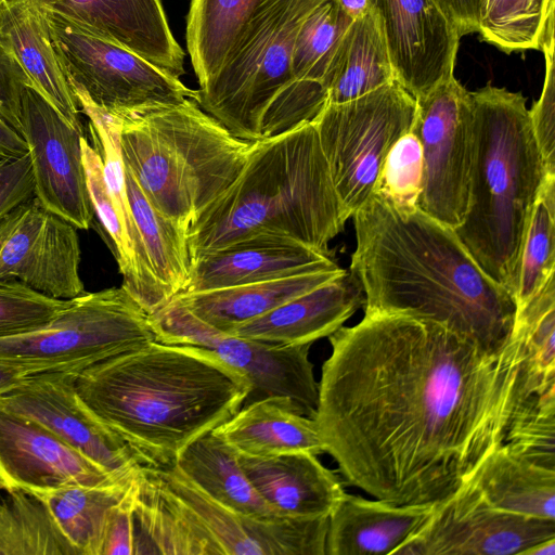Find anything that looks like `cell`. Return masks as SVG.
Instances as JSON below:
<instances>
[{"mask_svg": "<svg viewBox=\"0 0 555 555\" xmlns=\"http://www.w3.org/2000/svg\"><path fill=\"white\" fill-rule=\"evenodd\" d=\"M125 480L128 479L116 478L78 453L39 423L0 406V489L30 493Z\"/></svg>", "mask_w": 555, "mask_h": 555, "instance_id": "d6986e66", "label": "cell"}, {"mask_svg": "<svg viewBox=\"0 0 555 555\" xmlns=\"http://www.w3.org/2000/svg\"><path fill=\"white\" fill-rule=\"evenodd\" d=\"M251 144L191 99L121 119L125 167L150 204L185 234L238 177Z\"/></svg>", "mask_w": 555, "mask_h": 555, "instance_id": "8992f818", "label": "cell"}, {"mask_svg": "<svg viewBox=\"0 0 555 555\" xmlns=\"http://www.w3.org/2000/svg\"><path fill=\"white\" fill-rule=\"evenodd\" d=\"M398 81L415 100L453 76L461 36L435 0H369Z\"/></svg>", "mask_w": 555, "mask_h": 555, "instance_id": "ac0fdd59", "label": "cell"}, {"mask_svg": "<svg viewBox=\"0 0 555 555\" xmlns=\"http://www.w3.org/2000/svg\"><path fill=\"white\" fill-rule=\"evenodd\" d=\"M503 443L519 455L555 469V390L530 396L521 403Z\"/></svg>", "mask_w": 555, "mask_h": 555, "instance_id": "ab89813d", "label": "cell"}, {"mask_svg": "<svg viewBox=\"0 0 555 555\" xmlns=\"http://www.w3.org/2000/svg\"><path fill=\"white\" fill-rule=\"evenodd\" d=\"M8 0H0V5L3 4Z\"/></svg>", "mask_w": 555, "mask_h": 555, "instance_id": "11a10c76", "label": "cell"}, {"mask_svg": "<svg viewBox=\"0 0 555 555\" xmlns=\"http://www.w3.org/2000/svg\"><path fill=\"white\" fill-rule=\"evenodd\" d=\"M20 133L28 146L35 196L50 211L88 230L94 210L82 162L83 132L72 127L36 90L22 98Z\"/></svg>", "mask_w": 555, "mask_h": 555, "instance_id": "2e32d148", "label": "cell"}, {"mask_svg": "<svg viewBox=\"0 0 555 555\" xmlns=\"http://www.w3.org/2000/svg\"><path fill=\"white\" fill-rule=\"evenodd\" d=\"M47 11V10H46ZM54 46L73 93L120 119L197 102L198 90L134 52L47 11Z\"/></svg>", "mask_w": 555, "mask_h": 555, "instance_id": "8fae6325", "label": "cell"}, {"mask_svg": "<svg viewBox=\"0 0 555 555\" xmlns=\"http://www.w3.org/2000/svg\"><path fill=\"white\" fill-rule=\"evenodd\" d=\"M349 216L312 121L253 142L235 181L186 233L191 259L257 235L328 253Z\"/></svg>", "mask_w": 555, "mask_h": 555, "instance_id": "277c9868", "label": "cell"}, {"mask_svg": "<svg viewBox=\"0 0 555 555\" xmlns=\"http://www.w3.org/2000/svg\"><path fill=\"white\" fill-rule=\"evenodd\" d=\"M416 100L396 80L358 99L326 103L312 120L349 216L375 192L393 144L411 132Z\"/></svg>", "mask_w": 555, "mask_h": 555, "instance_id": "30bf717a", "label": "cell"}, {"mask_svg": "<svg viewBox=\"0 0 555 555\" xmlns=\"http://www.w3.org/2000/svg\"><path fill=\"white\" fill-rule=\"evenodd\" d=\"M554 538L555 520L495 508L467 482L392 555H525Z\"/></svg>", "mask_w": 555, "mask_h": 555, "instance_id": "5bb4252c", "label": "cell"}, {"mask_svg": "<svg viewBox=\"0 0 555 555\" xmlns=\"http://www.w3.org/2000/svg\"><path fill=\"white\" fill-rule=\"evenodd\" d=\"M326 0H260L223 64L198 89V105L234 137L261 139L263 115L292 81L291 59L305 18Z\"/></svg>", "mask_w": 555, "mask_h": 555, "instance_id": "ba28073f", "label": "cell"}, {"mask_svg": "<svg viewBox=\"0 0 555 555\" xmlns=\"http://www.w3.org/2000/svg\"><path fill=\"white\" fill-rule=\"evenodd\" d=\"M28 153V146L8 121L0 116V157H20Z\"/></svg>", "mask_w": 555, "mask_h": 555, "instance_id": "f907efd6", "label": "cell"}, {"mask_svg": "<svg viewBox=\"0 0 555 555\" xmlns=\"http://www.w3.org/2000/svg\"><path fill=\"white\" fill-rule=\"evenodd\" d=\"M422 178L421 143L409 132L387 154L375 192L383 193L398 206L414 207L422 190Z\"/></svg>", "mask_w": 555, "mask_h": 555, "instance_id": "7bdbcfd3", "label": "cell"}, {"mask_svg": "<svg viewBox=\"0 0 555 555\" xmlns=\"http://www.w3.org/2000/svg\"><path fill=\"white\" fill-rule=\"evenodd\" d=\"M344 12L352 20L363 15L370 8L369 0H336Z\"/></svg>", "mask_w": 555, "mask_h": 555, "instance_id": "f5cc1de1", "label": "cell"}, {"mask_svg": "<svg viewBox=\"0 0 555 555\" xmlns=\"http://www.w3.org/2000/svg\"><path fill=\"white\" fill-rule=\"evenodd\" d=\"M74 95L80 112L89 118L93 147L102 158L105 183L131 251L134 280L128 293L149 314H152L158 310V305L127 195L120 146L121 119L99 108L86 96L78 93Z\"/></svg>", "mask_w": 555, "mask_h": 555, "instance_id": "4dcf8cb0", "label": "cell"}, {"mask_svg": "<svg viewBox=\"0 0 555 555\" xmlns=\"http://www.w3.org/2000/svg\"><path fill=\"white\" fill-rule=\"evenodd\" d=\"M132 477L111 485L70 486L30 494L43 502L78 555H101L108 511L122 498Z\"/></svg>", "mask_w": 555, "mask_h": 555, "instance_id": "d6a6232c", "label": "cell"}, {"mask_svg": "<svg viewBox=\"0 0 555 555\" xmlns=\"http://www.w3.org/2000/svg\"><path fill=\"white\" fill-rule=\"evenodd\" d=\"M237 461L259 495L283 518L330 516L345 494L339 477L314 454H237Z\"/></svg>", "mask_w": 555, "mask_h": 555, "instance_id": "603a6c76", "label": "cell"}, {"mask_svg": "<svg viewBox=\"0 0 555 555\" xmlns=\"http://www.w3.org/2000/svg\"><path fill=\"white\" fill-rule=\"evenodd\" d=\"M260 0H191L186 46L199 86L223 64Z\"/></svg>", "mask_w": 555, "mask_h": 555, "instance_id": "836d02e7", "label": "cell"}, {"mask_svg": "<svg viewBox=\"0 0 555 555\" xmlns=\"http://www.w3.org/2000/svg\"><path fill=\"white\" fill-rule=\"evenodd\" d=\"M77 228L36 196L0 218V281L16 280L46 296L73 299L85 293Z\"/></svg>", "mask_w": 555, "mask_h": 555, "instance_id": "9a60e30c", "label": "cell"}, {"mask_svg": "<svg viewBox=\"0 0 555 555\" xmlns=\"http://www.w3.org/2000/svg\"><path fill=\"white\" fill-rule=\"evenodd\" d=\"M29 375L21 367L0 362V396L21 385Z\"/></svg>", "mask_w": 555, "mask_h": 555, "instance_id": "816d5d0a", "label": "cell"}, {"mask_svg": "<svg viewBox=\"0 0 555 555\" xmlns=\"http://www.w3.org/2000/svg\"><path fill=\"white\" fill-rule=\"evenodd\" d=\"M137 555H325L328 516L262 520L217 503L175 466L135 475Z\"/></svg>", "mask_w": 555, "mask_h": 555, "instance_id": "52a82bcc", "label": "cell"}, {"mask_svg": "<svg viewBox=\"0 0 555 555\" xmlns=\"http://www.w3.org/2000/svg\"><path fill=\"white\" fill-rule=\"evenodd\" d=\"M473 158L468 208L454 229L480 268L516 299L520 254L534 203L550 175L526 98L491 82L470 92Z\"/></svg>", "mask_w": 555, "mask_h": 555, "instance_id": "5b68a950", "label": "cell"}, {"mask_svg": "<svg viewBox=\"0 0 555 555\" xmlns=\"http://www.w3.org/2000/svg\"><path fill=\"white\" fill-rule=\"evenodd\" d=\"M392 80L395 73L383 27L370 7L351 22L333 53L322 79L326 103L358 99Z\"/></svg>", "mask_w": 555, "mask_h": 555, "instance_id": "83f0119b", "label": "cell"}, {"mask_svg": "<svg viewBox=\"0 0 555 555\" xmlns=\"http://www.w3.org/2000/svg\"><path fill=\"white\" fill-rule=\"evenodd\" d=\"M100 38L121 46L180 77L185 53L175 39L160 0H38Z\"/></svg>", "mask_w": 555, "mask_h": 555, "instance_id": "ffe728a7", "label": "cell"}, {"mask_svg": "<svg viewBox=\"0 0 555 555\" xmlns=\"http://www.w3.org/2000/svg\"><path fill=\"white\" fill-rule=\"evenodd\" d=\"M433 509L345 492L328 516L325 555H392L426 522Z\"/></svg>", "mask_w": 555, "mask_h": 555, "instance_id": "d4e9b609", "label": "cell"}, {"mask_svg": "<svg viewBox=\"0 0 555 555\" xmlns=\"http://www.w3.org/2000/svg\"><path fill=\"white\" fill-rule=\"evenodd\" d=\"M461 37L478 31L480 0H435Z\"/></svg>", "mask_w": 555, "mask_h": 555, "instance_id": "681fc988", "label": "cell"}, {"mask_svg": "<svg viewBox=\"0 0 555 555\" xmlns=\"http://www.w3.org/2000/svg\"><path fill=\"white\" fill-rule=\"evenodd\" d=\"M135 475L122 498L108 511L101 555H137Z\"/></svg>", "mask_w": 555, "mask_h": 555, "instance_id": "bcb514c9", "label": "cell"}, {"mask_svg": "<svg viewBox=\"0 0 555 555\" xmlns=\"http://www.w3.org/2000/svg\"><path fill=\"white\" fill-rule=\"evenodd\" d=\"M0 555H78L47 506L25 491L0 499Z\"/></svg>", "mask_w": 555, "mask_h": 555, "instance_id": "d590c367", "label": "cell"}, {"mask_svg": "<svg viewBox=\"0 0 555 555\" xmlns=\"http://www.w3.org/2000/svg\"><path fill=\"white\" fill-rule=\"evenodd\" d=\"M555 176H548L531 211L522 243L517 310L524 307L555 272Z\"/></svg>", "mask_w": 555, "mask_h": 555, "instance_id": "74e56055", "label": "cell"}, {"mask_svg": "<svg viewBox=\"0 0 555 555\" xmlns=\"http://www.w3.org/2000/svg\"><path fill=\"white\" fill-rule=\"evenodd\" d=\"M173 466L207 496L236 513L262 520L283 518L259 495L237 454L214 430L185 447Z\"/></svg>", "mask_w": 555, "mask_h": 555, "instance_id": "f1b7e54d", "label": "cell"}, {"mask_svg": "<svg viewBox=\"0 0 555 555\" xmlns=\"http://www.w3.org/2000/svg\"><path fill=\"white\" fill-rule=\"evenodd\" d=\"M352 21L336 0L318 5L296 36L291 59L292 80L322 83L333 53Z\"/></svg>", "mask_w": 555, "mask_h": 555, "instance_id": "f35d334b", "label": "cell"}, {"mask_svg": "<svg viewBox=\"0 0 555 555\" xmlns=\"http://www.w3.org/2000/svg\"><path fill=\"white\" fill-rule=\"evenodd\" d=\"M339 268L331 251L312 248L289 237L257 235L191 259L189 279L179 294Z\"/></svg>", "mask_w": 555, "mask_h": 555, "instance_id": "44dd1931", "label": "cell"}, {"mask_svg": "<svg viewBox=\"0 0 555 555\" xmlns=\"http://www.w3.org/2000/svg\"><path fill=\"white\" fill-rule=\"evenodd\" d=\"M235 453L274 456L306 452L325 453L314 418L285 397H269L243 406L212 429Z\"/></svg>", "mask_w": 555, "mask_h": 555, "instance_id": "484cf974", "label": "cell"}, {"mask_svg": "<svg viewBox=\"0 0 555 555\" xmlns=\"http://www.w3.org/2000/svg\"><path fill=\"white\" fill-rule=\"evenodd\" d=\"M156 340L150 314L122 287L83 293L41 327L0 338V362L28 374L78 373Z\"/></svg>", "mask_w": 555, "mask_h": 555, "instance_id": "9c48e42d", "label": "cell"}, {"mask_svg": "<svg viewBox=\"0 0 555 555\" xmlns=\"http://www.w3.org/2000/svg\"><path fill=\"white\" fill-rule=\"evenodd\" d=\"M522 338L525 373L530 395L555 390L554 276L517 310L515 331Z\"/></svg>", "mask_w": 555, "mask_h": 555, "instance_id": "8d00e7d4", "label": "cell"}, {"mask_svg": "<svg viewBox=\"0 0 555 555\" xmlns=\"http://www.w3.org/2000/svg\"><path fill=\"white\" fill-rule=\"evenodd\" d=\"M86 406L142 466L167 468L192 441L232 417L250 385L205 348L157 340L76 373Z\"/></svg>", "mask_w": 555, "mask_h": 555, "instance_id": "3957f363", "label": "cell"}, {"mask_svg": "<svg viewBox=\"0 0 555 555\" xmlns=\"http://www.w3.org/2000/svg\"><path fill=\"white\" fill-rule=\"evenodd\" d=\"M33 85L0 29V116L20 132L22 98Z\"/></svg>", "mask_w": 555, "mask_h": 555, "instance_id": "7dc6e473", "label": "cell"}, {"mask_svg": "<svg viewBox=\"0 0 555 555\" xmlns=\"http://www.w3.org/2000/svg\"><path fill=\"white\" fill-rule=\"evenodd\" d=\"M0 29L33 89L83 132L81 112L54 46L46 9L38 0H8L0 5Z\"/></svg>", "mask_w": 555, "mask_h": 555, "instance_id": "cb8c5ba5", "label": "cell"}, {"mask_svg": "<svg viewBox=\"0 0 555 555\" xmlns=\"http://www.w3.org/2000/svg\"><path fill=\"white\" fill-rule=\"evenodd\" d=\"M34 196L29 153L20 157H0V218Z\"/></svg>", "mask_w": 555, "mask_h": 555, "instance_id": "c3c4849f", "label": "cell"}, {"mask_svg": "<svg viewBox=\"0 0 555 555\" xmlns=\"http://www.w3.org/2000/svg\"><path fill=\"white\" fill-rule=\"evenodd\" d=\"M127 195L158 309L184 287L191 268L186 234L159 214L125 167Z\"/></svg>", "mask_w": 555, "mask_h": 555, "instance_id": "1f68e13d", "label": "cell"}, {"mask_svg": "<svg viewBox=\"0 0 555 555\" xmlns=\"http://www.w3.org/2000/svg\"><path fill=\"white\" fill-rule=\"evenodd\" d=\"M69 302L70 299L46 296L16 280L0 281V338L41 327Z\"/></svg>", "mask_w": 555, "mask_h": 555, "instance_id": "b9f144b4", "label": "cell"}, {"mask_svg": "<svg viewBox=\"0 0 555 555\" xmlns=\"http://www.w3.org/2000/svg\"><path fill=\"white\" fill-rule=\"evenodd\" d=\"M345 271L341 268L314 271L214 291L181 293L175 297L198 319L227 333L338 278Z\"/></svg>", "mask_w": 555, "mask_h": 555, "instance_id": "4316f807", "label": "cell"}, {"mask_svg": "<svg viewBox=\"0 0 555 555\" xmlns=\"http://www.w3.org/2000/svg\"><path fill=\"white\" fill-rule=\"evenodd\" d=\"M499 509L555 520V469L496 448L468 481Z\"/></svg>", "mask_w": 555, "mask_h": 555, "instance_id": "f546056e", "label": "cell"}, {"mask_svg": "<svg viewBox=\"0 0 555 555\" xmlns=\"http://www.w3.org/2000/svg\"><path fill=\"white\" fill-rule=\"evenodd\" d=\"M81 152L87 186L94 214L112 241L119 272L122 275L121 286L129 292L134 280L133 260L105 183L102 158L85 137L81 138Z\"/></svg>", "mask_w": 555, "mask_h": 555, "instance_id": "60d3db41", "label": "cell"}, {"mask_svg": "<svg viewBox=\"0 0 555 555\" xmlns=\"http://www.w3.org/2000/svg\"><path fill=\"white\" fill-rule=\"evenodd\" d=\"M364 304L361 283L346 270L338 278L227 333L280 346L312 345L336 332Z\"/></svg>", "mask_w": 555, "mask_h": 555, "instance_id": "7402d4cb", "label": "cell"}, {"mask_svg": "<svg viewBox=\"0 0 555 555\" xmlns=\"http://www.w3.org/2000/svg\"><path fill=\"white\" fill-rule=\"evenodd\" d=\"M150 322L157 341L205 348L242 373L250 385L244 404L285 397L306 416L314 418L319 382L309 358L310 344L280 346L221 332L198 319L176 297L150 314Z\"/></svg>", "mask_w": 555, "mask_h": 555, "instance_id": "7c38bea8", "label": "cell"}, {"mask_svg": "<svg viewBox=\"0 0 555 555\" xmlns=\"http://www.w3.org/2000/svg\"><path fill=\"white\" fill-rule=\"evenodd\" d=\"M554 33L545 39L541 51L545 59V75L538 101L529 111L534 139L538 143L546 169L555 176V64Z\"/></svg>", "mask_w": 555, "mask_h": 555, "instance_id": "f6af8a7d", "label": "cell"}, {"mask_svg": "<svg viewBox=\"0 0 555 555\" xmlns=\"http://www.w3.org/2000/svg\"><path fill=\"white\" fill-rule=\"evenodd\" d=\"M328 341L314 416L325 453L350 485L396 505L452 496L533 396L518 332L489 352L434 321L364 312Z\"/></svg>", "mask_w": 555, "mask_h": 555, "instance_id": "6da1fadb", "label": "cell"}, {"mask_svg": "<svg viewBox=\"0 0 555 555\" xmlns=\"http://www.w3.org/2000/svg\"><path fill=\"white\" fill-rule=\"evenodd\" d=\"M555 0H480L481 40L511 53L541 50L554 33Z\"/></svg>", "mask_w": 555, "mask_h": 555, "instance_id": "e575fe53", "label": "cell"}, {"mask_svg": "<svg viewBox=\"0 0 555 555\" xmlns=\"http://www.w3.org/2000/svg\"><path fill=\"white\" fill-rule=\"evenodd\" d=\"M525 555H555V538L534 545Z\"/></svg>", "mask_w": 555, "mask_h": 555, "instance_id": "db71d44e", "label": "cell"}, {"mask_svg": "<svg viewBox=\"0 0 555 555\" xmlns=\"http://www.w3.org/2000/svg\"><path fill=\"white\" fill-rule=\"evenodd\" d=\"M75 379L76 373L69 372L31 374L0 396V406L39 423L116 478H131L142 465L86 406Z\"/></svg>", "mask_w": 555, "mask_h": 555, "instance_id": "e0dca14e", "label": "cell"}, {"mask_svg": "<svg viewBox=\"0 0 555 555\" xmlns=\"http://www.w3.org/2000/svg\"><path fill=\"white\" fill-rule=\"evenodd\" d=\"M411 132L423 157L422 190L416 206L448 228L465 218L473 158V101L453 76L416 100Z\"/></svg>", "mask_w": 555, "mask_h": 555, "instance_id": "4fadbf2b", "label": "cell"}, {"mask_svg": "<svg viewBox=\"0 0 555 555\" xmlns=\"http://www.w3.org/2000/svg\"><path fill=\"white\" fill-rule=\"evenodd\" d=\"M352 218L349 271L362 285L364 312L434 321L489 352L512 341L515 297L480 268L453 229L380 192Z\"/></svg>", "mask_w": 555, "mask_h": 555, "instance_id": "7a4b0ae2", "label": "cell"}, {"mask_svg": "<svg viewBox=\"0 0 555 555\" xmlns=\"http://www.w3.org/2000/svg\"><path fill=\"white\" fill-rule=\"evenodd\" d=\"M326 102V90L321 82L292 80L267 108L261 122V139L312 121Z\"/></svg>", "mask_w": 555, "mask_h": 555, "instance_id": "ee69618b", "label": "cell"}]
</instances>
